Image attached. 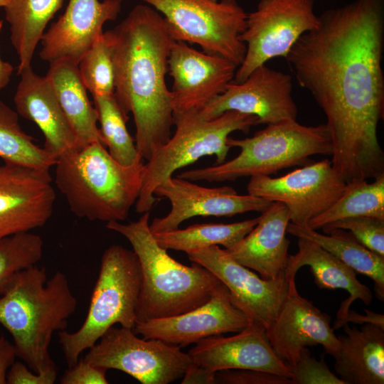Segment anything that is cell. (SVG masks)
<instances>
[{
  "label": "cell",
  "mask_w": 384,
  "mask_h": 384,
  "mask_svg": "<svg viewBox=\"0 0 384 384\" xmlns=\"http://www.w3.org/2000/svg\"><path fill=\"white\" fill-rule=\"evenodd\" d=\"M100 142L58 157L55 183L70 211L90 221H123L142 185L144 163L123 166Z\"/></svg>",
  "instance_id": "obj_5"
},
{
  "label": "cell",
  "mask_w": 384,
  "mask_h": 384,
  "mask_svg": "<svg viewBox=\"0 0 384 384\" xmlns=\"http://www.w3.org/2000/svg\"><path fill=\"white\" fill-rule=\"evenodd\" d=\"M252 322L221 283L203 304L181 314L138 322L133 331L144 338L160 339L182 348L210 336L238 333Z\"/></svg>",
  "instance_id": "obj_17"
},
{
  "label": "cell",
  "mask_w": 384,
  "mask_h": 384,
  "mask_svg": "<svg viewBox=\"0 0 384 384\" xmlns=\"http://www.w3.org/2000/svg\"><path fill=\"white\" fill-rule=\"evenodd\" d=\"M366 315H362L349 309L343 321V326L348 322L364 324L366 323L374 324L384 328V316L383 314L364 309Z\"/></svg>",
  "instance_id": "obj_42"
},
{
  "label": "cell",
  "mask_w": 384,
  "mask_h": 384,
  "mask_svg": "<svg viewBox=\"0 0 384 384\" xmlns=\"http://www.w3.org/2000/svg\"><path fill=\"white\" fill-rule=\"evenodd\" d=\"M80 78L92 97L114 92V71L110 43L104 32L84 53L78 63Z\"/></svg>",
  "instance_id": "obj_34"
},
{
  "label": "cell",
  "mask_w": 384,
  "mask_h": 384,
  "mask_svg": "<svg viewBox=\"0 0 384 384\" xmlns=\"http://www.w3.org/2000/svg\"><path fill=\"white\" fill-rule=\"evenodd\" d=\"M289 368L292 384H344L329 370L324 358L317 360L312 357L307 347L302 350L297 362Z\"/></svg>",
  "instance_id": "obj_36"
},
{
  "label": "cell",
  "mask_w": 384,
  "mask_h": 384,
  "mask_svg": "<svg viewBox=\"0 0 384 384\" xmlns=\"http://www.w3.org/2000/svg\"><path fill=\"white\" fill-rule=\"evenodd\" d=\"M176 130L170 139L156 149L144 164L142 185L134 204L139 213L149 212L159 201L155 188L178 169L205 156H215V164L225 162L231 148L227 141L235 131L247 133L257 125V117L227 111L211 119L201 118L196 110L173 114Z\"/></svg>",
  "instance_id": "obj_8"
},
{
  "label": "cell",
  "mask_w": 384,
  "mask_h": 384,
  "mask_svg": "<svg viewBox=\"0 0 384 384\" xmlns=\"http://www.w3.org/2000/svg\"><path fill=\"white\" fill-rule=\"evenodd\" d=\"M227 144L240 149L236 157L220 164L184 171L178 177L191 181L221 182L270 176L283 169L309 164L311 156L332 154L326 124L305 126L296 120L267 124L248 138L228 137Z\"/></svg>",
  "instance_id": "obj_6"
},
{
  "label": "cell",
  "mask_w": 384,
  "mask_h": 384,
  "mask_svg": "<svg viewBox=\"0 0 384 384\" xmlns=\"http://www.w3.org/2000/svg\"><path fill=\"white\" fill-rule=\"evenodd\" d=\"M106 228L124 236L138 257L142 273L138 322L195 309L208 302L222 283L204 267L195 262L184 265L171 257L150 230L149 212L127 224L108 222Z\"/></svg>",
  "instance_id": "obj_4"
},
{
  "label": "cell",
  "mask_w": 384,
  "mask_h": 384,
  "mask_svg": "<svg viewBox=\"0 0 384 384\" xmlns=\"http://www.w3.org/2000/svg\"><path fill=\"white\" fill-rule=\"evenodd\" d=\"M182 384L189 383H215V373L192 363L182 378Z\"/></svg>",
  "instance_id": "obj_41"
},
{
  "label": "cell",
  "mask_w": 384,
  "mask_h": 384,
  "mask_svg": "<svg viewBox=\"0 0 384 384\" xmlns=\"http://www.w3.org/2000/svg\"><path fill=\"white\" fill-rule=\"evenodd\" d=\"M3 26V21H0V31ZM14 71L13 65L1 60L0 57V90L4 88L10 82Z\"/></svg>",
  "instance_id": "obj_43"
},
{
  "label": "cell",
  "mask_w": 384,
  "mask_h": 384,
  "mask_svg": "<svg viewBox=\"0 0 384 384\" xmlns=\"http://www.w3.org/2000/svg\"><path fill=\"white\" fill-rule=\"evenodd\" d=\"M18 75L21 79L14 97L16 111L38 127L45 137L44 149L58 159L65 152L83 147L48 78L36 74L31 66Z\"/></svg>",
  "instance_id": "obj_22"
},
{
  "label": "cell",
  "mask_w": 384,
  "mask_h": 384,
  "mask_svg": "<svg viewBox=\"0 0 384 384\" xmlns=\"http://www.w3.org/2000/svg\"><path fill=\"white\" fill-rule=\"evenodd\" d=\"M325 234L307 226L289 223L287 233L314 242L353 269L356 274L370 277L374 282L376 298L384 301V257L368 250L346 230H322Z\"/></svg>",
  "instance_id": "obj_27"
},
{
  "label": "cell",
  "mask_w": 384,
  "mask_h": 384,
  "mask_svg": "<svg viewBox=\"0 0 384 384\" xmlns=\"http://www.w3.org/2000/svg\"><path fill=\"white\" fill-rule=\"evenodd\" d=\"M25 363L15 361L8 370V384H53L57 378V368L54 366L47 370L36 373Z\"/></svg>",
  "instance_id": "obj_39"
},
{
  "label": "cell",
  "mask_w": 384,
  "mask_h": 384,
  "mask_svg": "<svg viewBox=\"0 0 384 384\" xmlns=\"http://www.w3.org/2000/svg\"><path fill=\"white\" fill-rule=\"evenodd\" d=\"M298 251L289 255L284 270L287 281L295 280L297 271L303 266L310 267L314 282L321 289H341L348 292L349 297L341 303L333 329L343 326L351 304L360 299L366 305L373 300L370 289L356 277V272L336 256L316 243L304 238H298Z\"/></svg>",
  "instance_id": "obj_24"
},
{
  "label": "cell",
  "mask_w": 384,
  "mask_h": 384,
  "mask_svg": "<svg viewBox=\"0 0 384 384\" xmlns=\"http://www.w3.org/2000/svg\"><path fill=\"white\" fill-rule=\"evenodd\" d=\"M314 4V0H260L256 10L247 14L240 36L246 52L233 81H244L273 58H286L297 39L318 25Z\"/></svg>",
  "instance_id": "obj_11"
},
{
  "label": "cell",
  "mask_w": 384,
  "mask_h": 384,
  "mask_svg": "<svg viewBox=\"0 0 384 384\" xmlns=\"http://www.w3.org/2000/svg\"><path fill=\"white\" fill-rule=\"evenodd\" d=\"M154 194L169 200L171 210L149 224L152 233L178 228L196 216L231 217L250 211L263 212L272 202L250 194L239 195L230 186L207 188L179 177H170L160 183Z\"/></svg>",
  "instance_id": "obj_15"
},
{
  "label": "cell",
  "mask_w": 384,
  "mask_h": 384,
  "mask_svg": "<svg viewBox=\"0 0 384 384\" xmlns=\"http://www.w3.org/2000/svg\"><path fill=\"white\" fill-rule=\"evenodd\" d=\"M93 100L103 142L112 157L123 166L142 161L126 126L128 114L121 108L114 93L93 96Z\"/></svg>",
  "instance_id": "obj_32"
},
{
  "label": "cell",
  "mask_w": 384,
  "mask_h": 384,
  "mask_svg": "<svg viewBox=\"0 0 384 384\" xmlns=\"http://www.w3.org/2000/svg\"><path fill=\"white\" fill-rule=\"evenodd\" d=\"M343 327L337 336L339 348L333 356L334 370L344 384L384 383V328L362 324L361 329Z\"/></svg>",
  "instance_id": "obj_25"
},
{
  "label": "cell",
  "mask_w": 384,
  "mask_h": 384,
  "mask_svg": "<svg viewBox=\"0 0 384 384\" xmlns=\"http://www.w3.org/2000/svg\"><path fill=\"white\" fill-rule=\"evenodd\" d=\"M260 215L253 229L225 252L239 264L258 272L265 279L284 273L289 240L286 237L290 222L287 206L272 202Z\"/></svg>",
  "instance_id": "obj_23"
},
{
  "label": "cell",
  "mask_w": 384,
  "mask_h": 384,
  "mask_svg": "<svg viewBox=\"0 0 384 384\" xmlns=\"http://www.w3.org/2000/svg\"><path fill=\"white\" fill-rule=\"evenodd\" d=\"M43 252V238L31 231L0 240V295L16 273L37 265Z\"/></svg>",
  "instance_id": "obj_33"
},
{
  "label": "cell",
  "mask_w": 384,
  "mask_h": 384,
  "mask_svg": "<svg viewBox=\"0 0 384 384\" xmlns=\"http://www.w3.org/2000/svg\"><path fill=\"white\" fill-rule=\"evenodd\" d=\"M107 370L83 358L68 367L60 379L61 384H107Z\"/></svg>",
  "instance_id": "obj_38"
},
{
  "label": "cell",
  "mask_w": 384,
  "mask_h": 384,
  "mask_svg": "<svg viewBox=\"0 0 384 384\" xmlns=\"http://www.w3.org/2000/svg\"><path fill=\"white\" fill-rule=\"evenodd\" d=\"M0 158L4 163L48 171L57 160L23 130L17 112L1 100Z\"/></svg>",
  "instance_id": "obj_31"
},
{
  "label": "cell",
  "mask_w": 384,
  "mask_h": 384,
  "mask_svg": "<svg viewBox=\"0 0 384 384\" xmlns=\"http://www.w3.org/2000/svg\"><path fill=\"white\" fill-rule=\"evenodd\" d=\"M141 283L139 262L132 250L112 245L104 251L84 322L76 331L58 332L68 367L115 324L134 328Z\"/></svg>",
  "instance_id": "obj_7"
},
{
  "label": "cell",
  "mask_w": 384,
  "mask_h": 384,
  "mask_svg": "<svg viewBox=\"0 0 384 384\" xmlns=\"http://www.w3.org/2000/svg\"><path fill=\"white\" fill-rule=\"evenodd\" d=\"M78 300L66 275L49 279L37 265L15 274L0 295V324L11 334L18 357L36 373L55 366L50 344L55 331L65 330Z\"/></svg>",
  "instance_id": "obj_3"
},
{
  "label": "cell",
  "mask_w": 384,
  "mask_h": 384,
  "mask_svg": "<svg viewBox=\"0 0 384 384\" xmlns=\"http://www.w3.org/2000/svg\"><path fill=\"white\" fill-rule=\"evenodd\" d=\"M6 2H7V0H0V8L1 7H4Z\"/></svg>",
  "instance_id": "obj_44"
},
{
  "label": "cell",
  "mask_w": 384,
  "mask_h": 384,
  "mask_svg": "<svg viewBox=\"0 0 384 384\" xmlns=\"http://www.w3.org/2000/svg\"><path fill=\"white\" fill-rule=\"evenodd\" d=\"M215 383L222 384H292L291 378L260 370H225L215 373Z\"/></svg>",
  "instance_id": "obj_37"
},
{
  "label": "cell",
  "mask_w": 384,
  "mask_h": 384,
  "mask_svg": "<svg viewBox=\"0 0 384 384\" xmlns=\"http://www.w3.org/2000/svg\"><path fill=\"white\" fill-rule=\"evenodd\" d=\"M63 3V0H7L4 8L11 41L18 57V75L31 66L45 28Z\"/></svg>",
  "instance_id": "obj_28"
},
{
  "label": "cell",
  "mask_w": 384,
  "mask_h": 384,
  "mask_svg": "<svg viewBox=\"0 0 384 384\" xmlns=\"http://www.w3.org/2000/svg\"><path fill=\"white\" fill-rule=\"evenodd\" d=\"M292 92L291 75L263 64L244 81L232 80L222 94L196 111L205 119L236 111L257 117V124L296 120L298 110Z\"/></svg>",
  "instance_id": "obj_13"
},
{
  "label": "cell",
  "mask_w": 384,
  "mask_h": 384,
  "mask_svg": "<svg viewBox=\"0 0 384 384\" xmlns=\"http://www.w3.org/2000/svg\"><path fill=\"white\" fill-rule=\"evenodd\" d=\"M288 283L287 296L266 329L274 351L289 367L296 364L307 346L321 345L325 353L334 356L339 342L331 326V316L298 293L295 280Z\"/></svg>",
  "instance_id": "obj_19"
},
{
  "label": "cell",
  "mask_w": 384,
  "mask_h": 384,
  "mask_svg": "<svg viewBox=\"0 0 384 384\" xmlns=\"http://www.w3.org/2000/svg\"><path fill=\"white\" fill-rule=\"evenodd\" d=\"M18 357L17 350L14 343L9 342L4 336H0V384L6 383V375L11 365Z\"/></svg>",
  "instance_id": "obj_40"
},
{
  "label": "cell",
  "mask_w": 384,
  "mask_h": 384,
  "mask_svg": "<svg viewBox=\"0 0 384 384\" xmlns=\"http://www.w3.org/2000/svg\"><path fill=\"white\" fill-rule=\"evenodd\" d=\"M383 0L329 9L285 59L326 117L334 169L346 181L384 173L378 124L384 113Z\"/></svg>",
  "instance_id": "obj_1"
},
{
  "label": "cell",
  "mask_w": 384,
  "mask_h": 384,
  "mask_svg": "<svg viewBox=\"0 0 384 384\" xmlns=\"http://www.w3.org/2000/svg\"><path fill=\"white\" fill-rule=\"evenodd\" d=\"M188 353L192 363L213 373L246 369L292 378L289 367L272 347L266 329L256 322L234 336L219 334L203 338Z\"/></svg>",
  "instance_id": "obj_20"
},
{
  "label": "cell",
  "mask_w": 384,
  "mask_h": 384,
  "mask_svg": "<svg viewBox=\"0 0 384 384\" xmlns=\"http://www.w3.org/2000/svg\"><path fill=\"white\" fill-rule=\"evenodd\" d=\"M104 34L112 50L114 95L123 111L132 114L137 149L149 160L171 136L174 111L166 75L175 40L164 17L144 4Z\"/></svg>",
  "instance_id": "obj_2"
},
{
  "label": "cell",
  "mask_w": 384,
  "mask_h": 384,
  "mask_svg": "<svg viewBox=\"0 0 384 384\" xmlns=\"http://www.w3.org/2000/svg\"><path fill=\"white\" fill-rule=\"evenodd\" d=\"M348 230L363 246L384 257V220L372 217H351L327 224L321 229Z\"/></svg>",
  "instance_id": "obj_35"
},
{
  "label": "cell",
  "mask_w": 384,
  "mask_h": 384,
  "mask_svg": "<svg viewBox=\"0 0 384 384\" xmlns=\"http://www.w3.org/2000/svg\"><path fill=\"white\" fill-rule=\"evenodd\" d=\"M179 346L160 339L139 338L132 329L110 328L88 350L86 361L114 369L142 384H168L182 378L192 364Z\"/></svg>",
  "instance_id": "obj_10"
},
{
  "label": "cell",
  "mask_w": 384,
  "mask_h": 384,
  "mask_svg": "<svg viewBox=\"0 0 384 384\" xmlns=\"http://www.w3.org/2000/svg\"><path fill=\"white\" fill-rule=\"evenodd\" d=\"M260 216L233 223H201L171 231L152 233L164 249L186 253L212 245L229 248L245 237L257 225Z\"/></svg>",
  "instance_id": "obj_29"
},
{
  "label": "cell",
  "mask_w": 384,
  "mask_h": 384,
  "mask_svg": "<svg viewBox=\"0 0 384 384\" xmlns=\"http://www.w3.org/2000/svg\"><path fill=\"white\" fill-rule=\"evenodd\" d=\"M346 186L331 161L325 159L277 178L251 176L247 190L250 195L284 204L290 223L306 226L341 196Z\"/></svg>",
  "instance_id": "obj_12"
},
{
  "label": "cell",
  "mask_w": 384,
  "mask_h": 384,
  "mask_svg": "<svg viewBox=\"0 0 384 384\" xmlns=\"http://www.w3.org/2000/svg\"><path fill=\"white\" fill-rule=\"evenodd\" d=\"M237 68L225 58L175 41L168 60V72L173 79L170 91L174 113L202 109L225 90Z\"/></svg>",
  "instance_id": "obj_18"
},
{
  "label": "cell",
  "mask_w": 384,
  "mask_h": 384,
  "mask_svg": "<svg viewBox=\"0 0 384 384\" xmlns=\"http://www.w3.org/2000/svg\"><path fill=\"white\" fill-rule=\"evenodd\" d=\"M165 18L172 38L196 43L203 51L242 63L246 46L240 36L247 14L236 0H142Z\"/></svg>",
  "instance_id": "obj_9"
},
{
  "label": "cell",
  "mask_w": 384,
  "mask_h": 384,
  "mask_svg": "<svg viewBox=\"0 0 384 384\" xmlns=\"http://www.w3.org/2000/svg\"><path fill=\"white\" fill-rule=\"evenodd\" d=\"M46 77L82 146L95 142L104 144L97 124V111L87 97L78 65L67 61L51 63Z\"/></svg>",
  "instance_id": "obj_26"
},
{
  "label": "cell",
  "mask_w": 384,
  "mask_h": 384,
  "mask_svg": "<svg viewBox=\"0 0 384 384\" xmlns=\"http://www.w3.org/2000/svg\"><path fill=\"white\" fill-rule=\"evenodd\" d=\"M56 194L48 170L0 165V240L43 226Z\"/></svg>",
  "instance_id": "obj_16"
},
{
  "label": "cell",
  "mask_w": 384,
  "mask_h": 384,
  "mask_svg": "<svg viewBox=\"0 0 384 384\" xmlns=\"http://www.w3.org/2000/svg\"><path fill=\"white\" fill-rule=\"evenodd\" d=\"M122 0H69L62 16L41 39V58L49 63L67 61L78 65L84 53L103 33V25L114 21Z\"/></svg>",
  "instance_id": "obj_21"
},
{
  "label": "cell",
  "mask_w": 384,
  "mask_h": 384,
  "mask_svg": "<svg viewBox=\"0 0 384 384\" xmlns=\"http://www.w3.org/2000/svg\"><path fill=\"white\" fill-rule=\"evenodd\" d=\"M346 183L341 196L324 213L311 219L307 227L319 230L327 224L351 217L384 220V174L373 178Z\"/></svg>",
  "instance_id": "obj_30"
},
{
  "label": "cell",
  "mask_w": 384,
  "mask_h": 384,
  "mask_svg": "<svg viewBox=\"0 0 384 384\" xmlns=\"http://www.w3.org/2000/svg\"><path fill=\"white\" fill-rule=\"evenodd\" d=\"M188 259L212 272L230 291L236 304L253 322L267 329L289 292L284 273L275 279L260 277L233 260L218 245L186 252Z\"/></svg>",
  "instance_id": "obj_14"
}]
</instances>
